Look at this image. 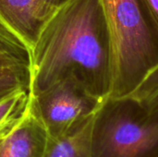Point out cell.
<instances>
[{"mask_svg":"<svg viewBox=\"0 0 158 157\" xmlns=\"http://www.w3.org/2000/svg\"><path fill=\"white\" fill-rule=\"evenodd\" d=\"M30 101V91L21 90L0 101V124L23 113Z\"/></svg>","mask_w":158,"mask_h":157,"instance_id":"11","label":"cell"},{"mask_svg":"<svg viewBox=\"0 0 158 157\" xmlns=\"http://www.w3.org/2000/svg\"><path fill=\"white\" fill-rule=\"evenodd\" d=\"M0 56L12 57L31 66L28 46L0 22Z\"/></svg>","mask_w":158,"mask_h":157,"instance_id":"9","label":"cell"},{"mask_svg":"<svg viewBox=\"0 0 158 157\" xmlns=\"http://www.w3.org/2000/svg\"><path fill=\"white\" fill-rule=\"evenodd\" d=\"M49 140L30 100L19 123L0 138V157H44Z\"/></svg>","mask_w":158,"mask_h":157,"instance_id":"5","label":"cell"},{"mask_svg":"<svg viewBox=\"0 0 158 157\" xmlns=\"http://www.w3.org/2000/svg\"><path fill=\"white\" fill-rule=\"evenodd\" d=\"M158 28V0H144Z\"/></svg>","mask_w":158,"mask_h":157,"instance_id":"14","label":"cell"},{"mask_svg":"<svg viewBox=\"0 0 158 157\" xmlns=\"http://www.w3.org/2000/svg\"><path fill=\"white\" fill-rule=\"evenodd\" d=\"M93 157H157L158 105L107 98L94 119Z\"/></svg>","mask_w":158,"mask_h":157,"instance_id":"3","label":"cell"},{"mask_svg":"<svg viewBox=\"0 0 158 157\" xmlns=\"http://www.w3.org/2000/svg\"><path fill=\"white\" fill-rule=\"evenodd\" d=\"M50 15L44 0H0V22L30 51Z\"/></svg>","mask_w":158,"mask_h":157,"instance_id":"6","label":"cell"},{"mask_svg":"<svg viewBox=\"0 0 158 157\" xmlns=\"http://www.w3.org/2000/svg\"><path fill=\"white\" fill-rule=\"evenodd\" d=\"M44 1L49 13L52 14L57 7H59L61 5H63L69 0H44Z\"/></svg>","mask_w":158,"mask_h":157,"instance_id":"15","label":"cell"},{"mask_svg":"<svg viewBox=\"0 0 158 157\" xmlns=\"http://www.w3.org/2000/svg\"><path fill=\"white\" fill-rule=\"evenodd\" d=\"M31 85V69H19L0 74V101L13 93L29 90Z\"/></svg>","mask_w":158,"mask_h":157,"instance_id":"10","label":"cell"},{"mask_svg":"<svg viewBox=\"0 0 158 157\" xmlns=\"http://www.w3.org/2000/svg\"><path fill=\"white\" fill-rule=\"evenodd\" d=\"M101 1L111 43L108 98H123L158 63V28L144 0Z\"/></svg>","mask_w":158,"mask_h":157,"instance_id":"2","label":"cell"},{"mask_svg":"<svg viewBox=\"0 0 158 157\" xmlns=\"http://www.w3.org/2000/svg\"><path fill=\"white\" fill-rule=\"evenodd\" d=\"M94 117L67 135L50 139L44 157H93L92 132Z\"/></svg>","mask_w":158,"mask_h":157,"instance_id":"7","label":"cell"},{"mask_svg":"<svg viewBox=\"0 0 158 157\" xmlns=\"http://www.w3.org/2000/svg\"><path fill=\"white\" fill-rule=\"evenodd\" d=\"M24 112H25V111H24ZM24 112L21 113V114H19V115H17V116L11 118L10 119L5 121L4 123L0 124V138L3 137L4 135H6L7 132H9V131H10V130L19 123V121L20 120L21 117L23 116Z\"/></svg>","mask_w":158,"mask_h":157,"instance_id":"13","label":"cell"},{"mask_svg":"<svg viewBox=\"0 0 158 157\" xmlns=\"http://www.w3.org/2000/svg\"><path fill=\"white\" fill-rule=\"evenodd\" d=\"M30 93L68 78L106 100L112 89V56L101 0H69L48 18L31 48Z\"/></svg>","mask_w":158,"mask_h":157,"instance_id":"1","label":"cell"},{"mask_svg":"<svg viewBox=\"0 0 158 157\" xmlns=\"http://www.w3.org/2000/svg\"><path fill=\"white\" fill-rule=\"evenodd\" d=\"M25 68H30V65L12 57L0 56V74Z\"/></svg>","mask_w":158,"mask_h":157,"instance_id":"12","label":"cell"},{"mask_svg":"<svg viewBox=\"0 0 158 157\" xmlns=\"http://www.w3.org/2000/svg\"><path fill=\"white\" fill-rule=\"evenodd\" d=\"M127 97L132 98L147 106L158 105V63L145 74L140 83Z\"/></svg>","mask_w":158,"mask_h":157,"instance_id":"8","label":"cell"},{"mask_svg":"<svg viewBox=\"0 0 158 157\" xmlns=\"http://www.w3.org/2000/svg\"><path fill=\"white\" fill-rule=\"evenodd\" d=\"M30 100L50 139H57L93 118L106 99L93 94L75 77H68L36 95L30 93Z\"/></svg>","mask_w":158,"mask_h":157,"instance_id":"4","label":"cell"},{"mask_svg":"<svg viewBox=\"0 0 158 157\" xmlns=\"http://www.w3.org/2000/svg\"><path fill=\"white\" fill-rule=\"evenodd\" d=\"M157 157H158V156H157Z\"/></svg>","mask_w":158,"mask_h":157,"instance_id":"16","label":"cell"}]
</instances>
